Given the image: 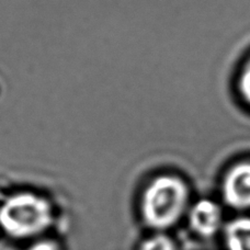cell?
Returning <instances> with one entry per match:
<instances>
[{"label":"cell","instance_id":"obj_6","mask_svg":"<svg viewBox=\"0 0 250 250\" xmlns=\"http://www.w3.org/2000/svg\"><path fill=\"white\" fill-rule=\"evenodd\" d=\"M138 250H177V246L170 236L162 231H155L144 239Z\"/></svg>","mask_w":250,"mask_h":250},{"label":"cell","instance_id":"obj_8","mask_svg":"<svg viewBox=\"0 0 250 250\" xmlns=\"http://www.w3.org/2000/svg\"><path fill=\"white\" fill-rule=\"evenodd\" d=\"M29 250H60L59 246L55 243L48 242V240H43V242H39L31 246Z\"/></svg>","mask_w":250,"mask_h":250},{"label":"cell","instance_id":"obj_5","mask_svg":"<svg viewBox=\"0 0 250 250\" xmlns=\"http://www.w3.org/2000/svg\"><path fill=\"white\" fill-rule=\"evenodd\" d=\"M225 250H250V216H237L223 229Z\"/></svg>","mask_w":250,"mask_h":250},{"label":"cell","instance_id":"obj_7","mask_svg":"<svg viewBox=\"0 0 250 250\" xmlns=\"http://www.w3.org/2000/svg\"><path fill=\"white\" fill-rule=\"evenodd\" d=\"M237 89L239 96L242 97L245 104L250 108V57L245 62L242 71H240L237 83Z\"/></svg>","mask_w":250,"mask_h":250},{"label":"cell","instance_id":"obj_3","mask_svg":"<svg viewBox=\"0 0 250 250\" xmlns=\"http://www.w3.org/2000/svg\"><path fill=\"white\" fill-rule=\"evenodd\" d=\"M221 195L229 208L250 211V159L240 160L227 169L221 182Z\"/></svg>","mask_w":250,"mask_h":250},{"label":"cell","instance_id":"obj_1","mask_svg":"<svg viewBox=\"0 0 250 250\" xmlns=\"http://www.w3.org/2000/svg\"><path fill=\"white\" fill-rule=\"evenodd\" d=\"M190 205L187 181L180 176L164 173L151 179L143 191L141 216L148 229L165 233L187 216Z\"/></svg>","mask_w":250,"mask_h":250},{"label":"cell","instance_id":"obj_4","mask_svg":"<svg viewBox=\"0 0 250 250\" xmlns=\"http://www.w3.org/2000/svg\"><path fill=\"white\" fill-rule=\"evenodd\" d=\"M186 218L192 233L203 239L222 233L226 224L221 204L211 199H201L191 203Z\"/></svg>","mask_w":250,"mask_h":250},{"label":"cell","instance_id":"obj_2","mask_svg":"<svg viewBox=\"0 0 250 250\" xmlns=\"http://www.w3.org/2000/svg\"><path fill=\"white\" fill-rule=\"evenodd\" d=\"M51 222L50 204L32 192L13 194L0 208V226L15 238H28L42 233Z\"/></svg>","mask_w":250,"mask_h":250}]
</instances>
